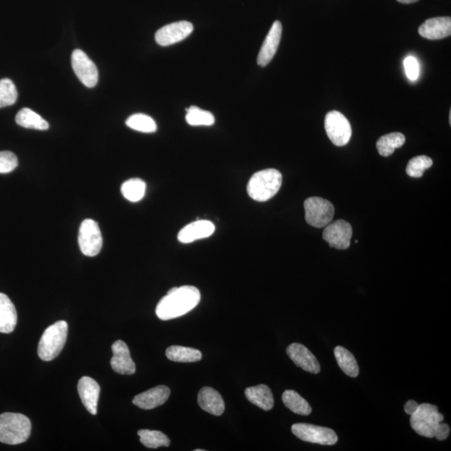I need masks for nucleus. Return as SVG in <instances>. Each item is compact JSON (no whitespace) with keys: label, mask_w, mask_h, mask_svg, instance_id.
Instances as JSON below:
<instances>
[{"label":"nucleus","mask_w":451,"mask_h":451,"mask_svg":"<svg viewBox=\"0 0 451 451\" xmlns=\"http://www.w3.org/2000/svg\"><path fill=\"white\" fill-rule=\"evenodd\" d=\"M292 432L298 439L310 443L334 445L338 441V436L331 428L310 424H296L292 426Z\"/></svg>","instance_id":"9"},{"label":"nucleus","mask_w":451,"mask_h":451,"mask_svg":"<svg viewBox=\"0 0 451 451\" xmlns=\"http://www.w3.org/2000/svg\"><path fill=\"white\" fill-rule=\"evenodd\" d=\"M283 26L280 21H275L272 24L269 34L263 42L258 56V65L262 67L267 66L274 59L278 51L281 37H282Z\"/></svg>","instance_id":"13"},{"label":"nucleus","mask_w":451,"mask_h":451,"mask_svg":"<svg viewBox=\"0 0 451 451\" xmlns=\"http://www.w3.org/2000/svg\"><path fill=\"white\" fill-rule=\"evenodd\" d=\"M186 120L193 127H211L215 123V117L211 113L194 106L186 110Z\"/></svg>","instance_id":"30"},{"label":"nucleus","mask_w":451,"mask_h":451,"mask_svg":"<svg viewBox=\"0 0 451 451\" xmlns=\"http://www.w3.org/2000/svg\"><path fill=\"white\" fill-rule=\"evenodd\" d=\"M201 300V293L194 286L172 288L156 306L155 314L162 320L177 319L195 309Z\"/></svg>","instance_id":"1"},{"label":"nucleus","mask_w":451,"mask_h":451,"mask_svg":"<svg viewBox=\"0 0 451 451\" xmlns=\"http://www.w3.org/2000/svg\"><path fill=\"white\" fill-rule=\"evenodd\" d=\"M17 311L6 294L0 293V333L11 334L17 325Z\"/></svg>","instance_id":"21"},{"label":"nucleus","mask_w":451,"mask_h":451,"mask_svg":"<svg viewBox=\"0 0 451 451\" xmlns=\"http://www.w3.org/2000/svg\"><path fill=\"white\" fill-rule=\"evenodd\" d=\"M138 436H140L141 444L147 448L168 447L171 444L168 437L159 431L141 430L138 431Z\"/></svg>","instance_id":"29"},{"label":"nucleus","mask_w":451,"mask_h":451,"mask_svg":"<svg viewBox=\"0 0 451 451\" xmlns=\"http://www.w3.org/2000/svg\"><path fill=\"white\" fill-rule=\"evenodd\" d=\"M126 124L128 127L143 133H153L158 129L155 120L151 116L141 113L129 116Z\"/></svg>","instance_id":"31"},{"label":"nucleus","mask_w":451,"mask_h":451,"mask_svg":"<svg viewBox=\"0 0 451 451\" xmlns=\"http://www.w3.org/2000/svg\"><path fill=\"white\" fill-rule=\"evenodd\" d=\"M352 235V227L345 220L330 222L324 231L323 239L330 247L339 250L350 248Z\"/></svg>","instance_id":"12"},{"label":"nucleus","mask_w":451,"mask_h":451,"mask_svg":"<svg viewBox=\"0 0 451 451\" xmlns=\"http://www.w3.org/2000/svg\"><path fill=\"white\" fill-rule=\"evenodd\" d=\"M305 220L312 227L322 229L334 220V207L328 200L310 198L305 202Z\"/></svg>","instance_id":"6"},{"label":"nucleus","mask_w":451,"mask_h":451,"mask_svg":"<svg viewBox=\"0 0 451 451\" xmlns=\"http://www.w3.org/2000/svg\"><path fill=\"white\" fill-rule=\"evenodd\" d=\"M432 165L431 158L426 155H419L409 160L406 167V173L410 177L419 178L423 176L426 170L432 167Z\"/></svg>","instance_id":"33"},{"label":"nucleus","mask_w":451,"mask_h":451,"mask_svg":"<svg viewBox=\"0 0 451 451\" xmlns=\"http://www.w3.org/2000/svg\"><path fill=\"white\" fill-rule=\"evenodd\" d=\"M170 395L171 390L168 387L159 386L137 395L132 402L142 409H153L166 403Z\"/></svg>","instance_id":"18"},{"label":"nucleus","mask_w":451,"mask_h":451,"mask_svg":"<svg viewBox=\"0 0 451 451\" xmlns=\"http://www.w3.org/2000/svg\"><path fill=\"white\" fill-rule=\"evenodd\" d=\"M203 450H200V449L195 450V451H203Z\"/></svg>","instance_id":"39"},{"label":"nucleus","mask_w":451,"mask_h":451,"mask_svg":"<svg viewBox=\"0 0 451 451\" xmlns=\"http://www.w3.org/2000/svg\"><path fill=\"white\" fill-rule=\"evenodd\" d=\"M71 63H72L75 74L84 86L88 88L96 86L99 80L97 67L86 53L80 50H75L71 56Z\"/></svg>","instance_id":"10"},{"label":"nucleus","mask_w":451,"mask_h":451,"mask_svg":"<svg viewBox=\"0 0 451 451\" xmlns=\"http://www.w3.org/2000/svg\"><path fill=\"white\" fill-rule=\"evenodd\" d=\"M324 127L333 144L343 146L350 142L352 136L351 125L342 113L337 110L330 111L326 115Z\"/></svg>","instance_id":"7"},{"label":"nucleus","mask_w":451,"mask_h":451,"mask_svg":"<svg viewBox=\"0 0 451 451\" xmlns=\"http://www.w3.org/2000/svg\"><path fill=\"white\" fill-rule=\"evenodd\" d=\"M245 395L252 404L263 410H270L274 407V395L269 386L259 385L246 388Z\"/></svg>","instance_id":"22"},{"label":"nucleus","mask_w":451,"mask_h":451,"mask_svg":"<svg viewBox=\"0 0 451 451\" xmlns=\"http://www.w3.org/2000/svg\"><path fill=\"white\" fill-rule=\"evenodd\" d=\"M15 122L19 126L28 129L46 131L50 125L34 111L29 108L21 109L16 115Z\"/></svg>","instance_id":"23"},{"label":"nucleus","mask_w":451,"mask_h":451,"mask_svg":"<svg viewBox=\"0 0 451 451\" xmlns=\"http://www.w3.org/2000/svg\"><path fill=\"white\" fill-rule=\"evenodd\" d=\"M405 136L400 132H393L383 136L376 143L377 150L382 156H390L405 144Z\"/></svg>","instance_id":"26"},{"label":"nucleus","mask_w":451,"mask_h":451,"mask_svg":"<svg viewBox=\"0 0 451 451\" xmlns=\"http://www.w3.org/2000/svg\"><path fill=\"white\" fill-rule=\"evenodd\" d=\"M111 350L113 357L110 360V365L114 371L120 374H135L136 364L132 359L127 343L122 341H115Z\"/></svg>","instance_id":"15"},{"label":"nucleus","mask_w":451,"mask_h":451,"mask_svg":"<svg viewBox=\"0 0 451 451\" xmlns=\"http://www.w3.org/2000/svg\"><path fill=\"white\" fill-rule=\"evenodd\" d=\"M17 99V89L12 80L8 78L0 80V108L13 106Z\"/></svg>","instance_id":"32"},{"label":"nucleus","mask_w":451,"mask_h":451,"mask_svg":"<svg viewBox=\"0 0 451 451\" xmlns=\"http://www.w3.org/2000/svg\"><path fill=\"white\" fill-rule=\"evenodd\" d=\"M334 355L339 368L345 372L348 376L355 378L360 373L359 364L357 363L355 356L352 352L342 346H337L334 348Z\"/></svg>","instance_id":"24"},{"label":"nucleus","mask_w":451,"mask_h":451,"mask_svg":"<svg viewBox=\"0 0 451 451\" xmlns=\"http://www.w3.org/2000/svg\"><path fill=\"white\" fill-rule=\"evenodd\" d=\"M78 392L84 407L91 414L96 415L101 393L99 383L91 377L84 376L79 381Z\"/></svg>","instance_id":"16"},{"label":"nucleus","mask_w":451,"mask_h":451,"mask_svg":"<svg viewBox=\"0 0 451 451\" xmlns=\"http://www.w3.org/2000/svg\"><path fill=\"white\" fill-rule=\"evenodd\" d=\"M397 1L402 4H413L419 1V0H397Z\"/></svg>","instance_id":"38"},{"label":"nucleus","mask_w":451,"mask_h":451,"mask_svg":"<svg viewBox=\"0 0 451 451\" xmlns=\"http://www.w3.org/2000/svg\"><path fill=\"white\" fill-rule=\"evenodd\" d=\"M31 422L25 414L4 413L0 414V442L7 445L25 443L31 434Z\"/></svg>","instance_id":"3"},{"label":"nucleus","mask_w":451,"mask_h":451,"mask_svg":"<svg viewBox=\"0 0 451 451\" xmlns=\"http://www.w3.org/2000/svg\"><path fill=\"white\" fill-rule=\"evenodd\" d=\"M198 402L205 412L216 417H220L224 412V400L220 393L211 387H204L199 391Z\"/></svg>","instance_id":"20"},{"label":"nucleus","mask_w":451,"mask_h":451,"mask_svg":"<svg viewBox=\"0 0 451 451\" xmlns=\"http://www.w3.org/2000/svg\"><path fill=\"white\" fill-rule=\"evenodd\" d=\"M444 421L443 414L438 412V407L431 404L419 405L417 412L410 417V426L418 435L433 438L438 424Z\"/></svg>","instance_id":"5"},{"label":"nucleus","mask_w":451,"mask_h":451,"mask_svg":"<svg viewBox=\"0 0 451 451\" xmlns=\"http://www.w3.org/2000/svg\"><path fill=\"white\" fill-rule=\"evenodd\" d=\"M404 66L406 75L412 82H415L419 77V62L413 56H408L404 61Z\"/></svg>","instance_id":"35"},{"label":"nucleus","mask_w":451,"mask_h":451,"mask_svg":"<svg viewBox=\"0 0 451 451\" xmlns=\"http://www.w3.org/2000/svg\"><path fill=\"white\" fill-rule=\"evenodd\" d=\"M166 355L170 360L178 363H193L202 360V352L193 348L174 345L169 347Z\"/></svg>","instance_id":"25"},{"label":"nucleus","mask_w":451,"mask_h":451,"mask_svg":"<svg viewBox=\"0 0 451 451\" xmlns=\"http://www.w3.org/2000/svg\"><path fill=\"white\" fill-rule=\"evenodd\" d=\"M287 354L299 368L312 374L320 372V364L316 357L301 343H293L287 348Z\"/></svg>","instance_id":"14"},{"label":"nucleus","mask_w":451,"mask_h":451,"mask_svg":"<svg viewBox=\"0 0 451 451\" xmlns=\"http://www.w3.org/2000/svg\"><path fill=\"white\" fill-rule=\"evenodd\" d=\"M419 34L421 37L436 40L445 39L451 34L450 17H436L428 19L419 26Z\"/></svg>","instance_id":"17"},{"label":"nucleus","mask_w":451,"mask_h":451,"mask_svg":"<svg viewBox=\"0 0 451 451\" xmlns=\"http://www.w3.org/2000/svg\"><path fill=\"white\" fill-rule=\"evenodd\" d=\"M282 399L286 407L293 413L300 415H309L312 412L310 405L296 391L292 390H286L283 394Z\"/></svg>","instance_id":"27"},{"label":"nucleus","mask_w":451,"mask_h":451,"mask_svg":"<svg viewBox=\"0 0 451 451\" xmlns=\"http://www.w3.org/2000/svg\"><path fill=\"white\" fill-rule=\"evenodd\" d=\"M18 167L17 156L11 151H0V173L11 172Z\"/></svg>","instance_id":"34"},{"label":"nucleus","mask_w":451,"mask_h":451,"mask_svg":"<svg viewBox=\"0 0 451 451\" xmlns=\"http://www.w3.org/2000/svg\"><path fill=\"white\" fill-rule=\"evenodd\" d=\"M282 183L283 176L278 170H262L250 178L248 193L257 202H267L279 193Z\"/></svg>","instance_id":"2"},{"label":"nucleus","mask_w":451,"mask_h":451,"mask_svg":"<svg viewBox=\"0 0 451 451\" xmlns=\"http://www.w3.org/2000/svg\"><path fill=\"white\" fill-rule=\"evenodd\" d=\"M68 324L65 321H58L48 327L42 334L38 346V355L44 361L57 358L65 345Z\"/></svg>","instance_id":"4"},{"label":"nucleus","mask_w":451,"mask_h":451,"mask_svg":"<svg viewBox=\"0 0 451 451\" xmlns=\"http://www.w3.org/2000/svg\"><path fill=\"white\" fill-rule=\"evenodd\" d=\"M79 245L84 255L95 257L100 253L103 245V239L99 225L96 221L86 220L80 224Z\"/></svg>","instance_id":"8"},{"label":"nucleus","mask_w":451,"mask_h":451,"mask_svg":"<svg viewBox=\"0 0 451 451\" xmlns=\"http://www.w3.org/2000/svg\"><path fill=\"white\" fill-rule=\"evenodd\" d=\"M193 25L189 21H178L156 31L155 39L160 46H169L184 40L193 32Z\"/></svg>","instance_id":"11"},{"label":"nucleus","mask_w":451,"mask_h":451,"mask_svg":"<svg viewBox=\"0 0 451 451\" xmlns=\"http://www.w3.org/2000/svg\"><path fill=\"white\" fill-rule=\"evenodd\" d=\"M215 229V226L212 222L199 220L183 227L178 234L177 239L182 243H191L195 241L209 238Z\"/></svg>","instance_id":"19"},{"label":"nucleus","mask_w":451,"mask_h":451,"mask_svg":"<svg viewBox=\"0 0 451 451\" xmlns=\"http://www.w3.org/2000/svg\"><path fill=\"white\" fill-rule=\"evenodd\" d=\"M418 406H419V404L417 403V401L409 400L406 402V404L405 405V412L407 414L412 415L415 412H417L418 409Z\"/></svg>","instance_id":"37"},{"label":"nucleus","mask_w":451,"mask_h":451,"mask_svg":"<svg viewBox=\"0 0 451 451\" xmlns=\"http://www.w3.org/2000/svg\"><path fill=\"white\" fill-rule=\"evenodd\" d=\"M450 428L448 425L444 423H439L435 431V437L437 440H444L448 438Z\"/></svg>","instance_id":"36"},{"label":"nucleus","mask_w":451,"mask_h":451,"mask_svg":"<svg viewBox=\"0 0 451 451\" xmlns=\"http://www.w3.org/2000/svg\"><path fill=\"white\" fill-rule=\"evenodd\" d=\"M146 185L140 178H132L125 182L122 186V193L125 198L132 203L139 202L146 194Z\"/></svg>","instance_id":"28"}]
</instances>
